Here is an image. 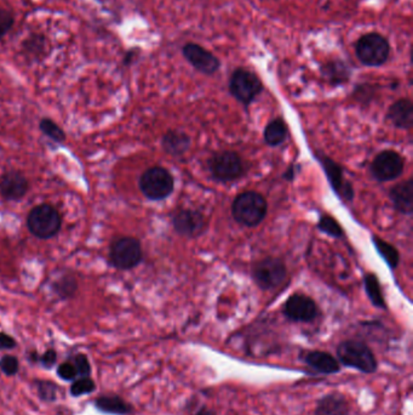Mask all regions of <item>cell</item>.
Wrapping results in <instances>:
<instances>
[{
	"instance_id": "obj_35",
	"label": "cell",
	"mask_w": 413,
	"mask_h": 415,
	"mask_svg": "<svg viewBox=\"0 0 413 415\" xmlns=\"http://www.w3.org/2000/svg\"><path fill=\"white\" fill-rule=\"evenodd\" d=\"M56 361H57V353L55 350H47L44 355L39 357V362L45 368H52V366L56 363Z\"/></svg>"
},
{
	"instance_id": "obj_16",
	"label": "cell",
	"mask_w": 413,
	"mask_h": 415,
	"mask_svg": "<svg viewBox=\"0 0 413 415\" xmlns=\"http://www.w3.org/2000/svg\"><path fill=\"white\" fill-rule=\"evenodd\" d=\"M174 228L184 237H196L205 228L204 215L198 210H179L172 218Z\"/></svg>"
},
{
	"instance_id": "obj_3",
	"label": "cell",
	"mask_w": 413,
	"mask_h": 415,
	"mask_svg": "<svg viewBox=\"0 0 413 415\" xmlns=\"http://www.w3.org/2000/svg\"><path fill=\"white\" fill-rule=\"evenodd\" d=\"M62 218L59 210L50 204H39L30 210L27 227L39 240H50L61 231Z\"/></svg>"
},
{
	"instance_id": "obj_2",
	"label": "cell",
	"mask_w": 413,
	"mask_h": 415,
	"mask_svg": "<svg viewBox=\"0 0 413 415\" xmlns=\"http://www.w3.org/2000/svg\"><path fill=\"white\" fill-rule=\"evenodd\" d=\"M267 201L260 193L253 191L240 193L232 206V214L237 223L243 226L260 225L267 215Z\"/></svg>"
},
{
	"instance_id": "obj_4",
	"label": "cell",
	"mask_w": 413,
	"mask_h": 415,
	"mask_svg": "<svg viewBox=\"0 0 413 415\" xmlns=\"http://www.w3.org/2000/svg\"><path fill=\"white\" fill-rule=\"evenodd\" d=\"M138 186L145 198L150 201H162L174 191L175 180L165 168L153 167L142 174Z\"/></svg>"
},
{
	"instance_id": "obj_19",
	"label": "cell",
	"mask_w": 413,
	"mask_h": 415,
	"mask_svg": "<svg viewBox=\"0 0 413 415\" xmlns=\"http://www.w3.org/2000/svg\"><path fill=\"white\" fill-rule=\"evenodd\" d=\"M387 117L396 128L406 129V130L412 128L413 105L411 100H397L389 107Z\"/></svg>"
},
{
	"instance_id": "obj_11",
	"label": "cell",
	"mask_w": 413,
	"mask_h": 415,
	"mask_svg": "<svg viewBox=\"0 0 413 415\" xmlns=\"http://www.w3.org/2000/svg\"><path fill=\"white\" fill-rule=\"evenodd\" d=\"M284 316L294 323H311L319 316V308L316 301L303 294L290 296L282 308Z\"/></svg>"
},
{
	"instance_id": "obj_28",
	"label": "cell",
	"mask_w": 413,
	"mask_h": 415,
	"mask_svg": "<svg viewBox=\"0 0 413 415\" xmlns=\"http://www.w3.org/2000/svg\"><path fill=\"white\" fill-rule=\"evenodd\" d=\"M95 390H96V384L91 378H81L73 382L71 386V394L74 397H79L83 394H92Z\"/></svg>"
},
{
	"instance_id": "obj_24",
	"label": "cell",
	"mask_w": 413,
	"mask_h": 415,
	"mask_svg": "<svg viewBox=\"0 0 413 415\" xmlns=\"http://www.w3.org/2000/svg\"><path fill=\"white\" fill-rule=\"evenodd\" d=\"M365 289H366L367 296L373 306L382 308V310L387 308L385 300L382 294V289H381V284H379L378 279L376 274H369L365 277Z\"/></svg>"
},
{
	"instance_id": "obj_9",
	"label": "cell",
	"mask_w": 413,
	"mask_h": 415,
	"mask_svg": "<svg viewBox=\"0 0 413 415\" xmlns=\"http://www.w3.org/2000/svg\"><path fill=\"white\" fill-rule=\"evenodd\" d=\"M210 172L220 182H232L238 180L245 172L244 163L234 152H220L209 160Z\"/></svg>"
},
{
	"instance_id": "obj_8",
	"label": "cell",
	"mask_w": 413,
	"mask_h": 415,
	"mask_svg": "<svg viewBox=\"0 0 413 415\" xmlns=\"http://www.w3.org/2000/svg\"><path fill=\"white\" fill-rule=\"evenodd\" d=\"M256 284L264 291H270L282 286L287 277L284 262L277 257H265L256 264L252 271Z\"/></svg>"
},
{
	"instance_id": "obj_20",
	"label": "cell",
	"mask_w": 413,
	"mask_h": 415,
	"mask_svg": "<svg viewBox=\"0 0 413 415\" xmlns=\"http://www.w3.org/2000/svg\"><path fill=\"white\" fill-rule=\"evenodd\" d=\"M162 146L167 153L179 157L186 153L191 147V139L187 134L179 131V130H170L165 134L162 140Z\"/></svg>"
},
{
	"instance_id": "obj_1",
	"label": "cell",
	"mask_w": 413,
	"mask_h": 415,
	"mask_svg": "<svg viewBox=\"0 0 413 415\" xmlns=\"http://www.w3.org/2000/svg\"><path fill=\"white\" fill-rule=\"evenodd\" d=\"M336 358L345 368H352L364 373L375 374L378 369V361L366 343L361 340H343L336 349Z\"/></svg>"
},
{
	"instance_id": "obj_10",
	"label": "cell",
	"mask_w": 413,
	"mask_h": 415,
	"mask_svg": "<svg viewBox=\"0 0 413 415\" xmlns=\"http://www.w3.org/2000/svg\"><path fill=\"white\" fill-rule=\"evenodd\" d=\"M404 158L394 151H383L371 164V174L381 182L397 179L404 172Z\"/></svg>"
},
{
	"instance_id": "obj_33",
	"label": "cell",
	"mask_w": 413,
	"mask_h": 415,
	"mask_svg": "<svg viewBox=\"0 0 413 415\" xmlns=\"http://www.w3.org/2000/svg\"><path fill=\"white\" fill-rule=\"evenodd\" d=\"M57 374L61 379H64L66 381L74 380L77 378L78 372L76 366L69 362H64V363L60 364V367L57 369Z\"/></svg>"
},
{
	"instance_id": "obj_22",
	"label": "cell",
	"mask_w": 413,
	"mask_h": 415,
	"mask_svg": "<svg viewBox=\"0 0 413 415\" xmlns=\"http://www.w3.org/2000/svg\"><path fill=\"white\" fill-rule=\"evenodd\" d=\"M321 72H323L325 79L333 86L343 84V83L349 79L350 76L348 66L341 60L330 61V62L323 66Z\"/></svg>"
},
{
	"instance_id": "obj_7",
	"label": "cell",
	"mask_w": 413,
	"mask_h": 415,
	"mask_svg": "<svg viewBox=\"0 0 413 415\" xmlns=\"http://www.w3.org/2000/svg\"><path fill=\"white\" fill-rule=\"evenodd\" d=\"M263 90V84L255 73L245 69H235L229 79L230 94L239 103L249 106Z\"/></svg>"
},
{
	"instance_id": "obj_23",
	"label": "cell",
	"mask_w": 413,
	"mask_h": 415,
	"mask_svg": "<svg viewBox=\"0 0 413 415\" xmlns=\"http://www.w3.org/2000/svg\"><path fill=\"white\" fill-rule=\"evenodd\" d=\"M287 136V127L282 118L273 119L264 130V140L269 146L282 145Z\"/></svg>"
},
{
	"instance_id": "obj_5",
	"label": "cell",
	"mask_w": 413,
	"mask_h": 415,
	"mask_svg": "<svg viewBox=\"0 0 413 415\" xmlns=\"http://www.w3.org/2000/svg\"><path fill=\"white\" fill-rule=\"evenodd\" d=\"M359 61L369 67H379L385 64L390 55V45L385 37L379 33L362 35L355 44Z\"/></svg>"
},
{
	"instance_id": "obj_31",
	"label": "cell",
	"mask_w": 413,
	"mask_h": 415,
	"mask_svg": "<svg viewBox=\"0 0 413 415\" xmlns=\"http://www.w3.org/2000/svg\"><path fill=\"white\" fill-rule=\"evenodd\" d=\"M74 366L77 368L78 375L80 378L90 377L91 374V366H90L89 360L85 355L79 353V355L74 356Z\"/></svg>"
},
{
	"instance_id": "obj_21",
	"label": "cell",
	"mask_w": 413,
	"mask_h": 415,
	"mask_svg": "<svg viewBox=\"0 0 413 415\" xmlns=\"http://www.w3.org/2000/svg\"><path fill=\"white\" fill-rule=\"evenodd\" d=\"M98 411L107 414L128 415L132 413V406L119 396H102L95 401Z\"/></svg>"
},
{
	"instance_id": "obj_37",
	"label": "cell",
	"mask_w": 413,
	"mask_h": 415,
	"mask_svg": "<svg viewBox=\"0 0 413 415\" xmlns=\"http://www.w3.org/2000/svg\"><path fill=\"white\" fill-rule=\"evenodd\" d=\"M196 415H216V411L208 407H201L200 409L196 411Z\"/></svg>"
},
{
	"instance_id": "obj_30",
	"label": "cell",
	"mask_w": 413,
	"mask_h": 415,
	"mask_svg": "<svg viewBox=\"0 0 413 415\" xmlns=\"http://www.w3.org/2000/svg\"><path fill=\"white\" fill-rule=\"evenodd\" d=\"M0 369L8 377H13L15 374H18V369H20V363H18V358L15 356L10 355L1 357V360H0Z\"/></svg>"
},
{
	"instance_id": "obj_32",
	"label": "cell",
	"mask_w": 413,
	"mask_h": 415,
	"mask_svg": "<svg viewBox=\"0 0 413 415\" xmlns=\"http://www.w3.org/2000/svg\"><path fill=\"white\" fill-rule=\"evenodd\" d=\"M39 394L40 397L45 401H55L56 394H57V386L49 381H42L39 382Z\"/></svg>"
},
{
	"instance_id": "obj_14",
	"label": "cell",
	"mask_w": 413,
	"mask_h": 415,
	"mask_svg": "<svg viewBox=\"0 0 413 415\" xmlns=\"http://www.w3.org/2000/svg\"><path fill=\"white\" fill-rule=\"evenodd\" d=\"M316 158L319 159L320 164L324 168L328 181H330L333 189L345 201H352L354 197V189L352 185L343 179L342 168L325 154L318 153Z\"/></svg>"
},
{
	"instance_id": "obj_17",
	"label": "cell",
	"mask_w": 413,
	"mask_h": 415,
	"mask_svg": "<svg viewBox=\"0 0 413 415\" xmlns=\"http://www.w3.org/2000/svg\"><path fill=\"white\" fill-rule=\"evenodd\" d=\"M352 406L345 394L333 391L316 401L314 415H350Z\"/></svg>"
},
{
	"instance_id": "obj_18",
	"label": "cell",
	"mask_w": 413,
	"mask_h": 415,
	"mask_svg": "<svg viewBox=\"0 0 413 415\" xmlns=\"http://www.w3.org/2000/svg\"><path fill=\"white\" fill-rule=\"evenodd\" d=\"M389 197L396 210L404 214H412L413 211V180L400 182L390 189Z\"/></svg>"
},
{
	"instance_id": "obj_34",
	"label": "cell",
	"mask_w": 413,
	"mask_h": 415,
	"mask_svg": "<svg viewBox=\"0 0 413 415\" xmlns=\"http://www.w3.org/2000/svg\"><path fill=\"white\" fill-rule=\"evenodd\" d=\"M13 25V13L8 10L0 9V37L6 35Z\"/></svg>"
},
{
	"instance_id": "obj_12",
	"label": "cell",
	"mask_w": 413,
	"mask_h": 415,
	"mask_svg": "<svg viewBox=\"0 0 413 415\" xmlns=\"http://www.w3.org/2000/svg\"><path fill=\"white\" fill-rule=\"evenodd\" d=\"M186 60L192 64L193 67L199 72L211 76L217 72L221 62L213 52H208L205 47L199 44L188 43L182 49Z\"/></svg>"
},
{
	"instance_id": "obj_36",
	"label": "cell",
	"mask_w": 413,
	"mask_h": 415,
	"mask_svg": "<svg viewBox=\"0 0 413 415\" xmlns=\"http://www.w3.org/2000/svg\"><path fill=\"white\" fill-rule=\"evenodd\" d=\"M15 346H16L15 339L0 332V350H11Z\"/></svg>"
},
{
	"instance_id": "obj_29",
	"label": "cell",
	"mask_w": 413,
	"mask_h": 415,
	"mask_svg": "<svg viewBox=\"0 0 413 415\" xmlns=\"http://www.w3.org/2000/svg\"><path fill=\"white\" fill-rule=\"evenodd\" d=\"M319 230L328 233V235H333V237H342L343 235V230H342L341 225L337 223L336 220L330 216V215H324L320 218L319 223H318Z\"/></svg>"
},
{
	"instance_id": "obj_13",
	"label": "cell",
	"mask_w": 413,
	"mask_h": 415,
	"mask_svg": "<svg viewBox=\"0 0 413 415\" xmlns=\"http://www.w3.org/2000/svg\"><path fill=\"white\" fill-rule=\"evenodd\" d=\"M299 360L307 366L308 368L323 374V375H333L341 372V364L335 356L330 352L321 350H308L299 355Z\"/></svg>"
},
{
	"instance_id": "obj_38",
	"label": "cell",
	"mask_w": 413,
	"mask_h": 415,
	"mask_svg": "<svg viewBox=\"0 0 413 415\" xmlns=\"http://www.w3.org/2000/svg\"><path fill=\"white\" fill-rule=\"evenodd\" d=\"M294 169H292V168H290V169H289V172L286 173L285 177H286V179H289V180H291V179H292V177H294Z\"/></svg>"
},
{
	"instance_id": "obj_27",
	"label": "cell",
	"mask_w": 413,
	"mask_h": 415,
	"mask_svg": "<svg viewBox=\"0 0 413 415\" xmlns=\"http://www.w3.org/2000/svg\"><path fill=\"white\" fill-rule=\"evenodd\" d=\"M39 129L45 136L52 139V141L57 142V144H64L67 139L64 129L61 128L60 125L56 124L55 122L50 118H43L40 120Z\"/></svg>"
},
{
	"instance_id": "obj_15",
	"label": "cell",
	"mask_w": 413,
	"mask_h": 415,
	"mask_svg": "<svg viewBox=\"0 0 413 415\" xmlns=\"http://www.w3.org/2000/svg\"><path fill=\"white\" fill-rule=\"evenodd\" d=\"M28 191L30 182L21 173L11 170L0 176V196L6 201H21Z\"/></svg>"
},
{
	"instance_id": "obj_6",
	"label": "cell",
	"mask_w": 413,
	"mask_h": 415,
	"mask_svg": "<svg viewBox=\"0 0 413 415\" xmlns=\"http://www.w3.org/2000/svg\"><path fill=\"white\" fill-rule=\"evenodd\" d=\"M143 259L141 243L133 237H119L109 247V262L115 269L128 271L140 265Z\"/></svg>"
},
{
	"instance_id": "obj_26",
	"label": "cell",
	"mask_w": 413,
	"mask_h": 415,
	"mask_svg": "<svg viewBox=\"0 0 413 415\" xmlns=\"http://www.w3.org/2000/svg\"><path fill=\"white\" fill-rule=\"evenodd\" d=\"M373 243H375L377 252L387 262L388 265L390 266L392 269H395L396 266L399 265V260H400V255H399V252L396 250L395 247H393L392 244L387 243L385 240H381L378 237L373 238Z\"/></svg>"
},
{
	"instance_id": "obj_25",
	"label": "cell",
	"mask_w": 413,
	"mask_h": 415,
	"mask_svg": "<svg viewBox=\"0 0 413 415\" xmlns=\"http://www.w3.org/2000/svg\"><path fill=\"white\" fill-rule=\"evenodd\" d=\"M52 291H55L56 296H60L61 299H69L77 293V279L71 274H64L52 284Z\"/></svg>"
}]
</instances>
